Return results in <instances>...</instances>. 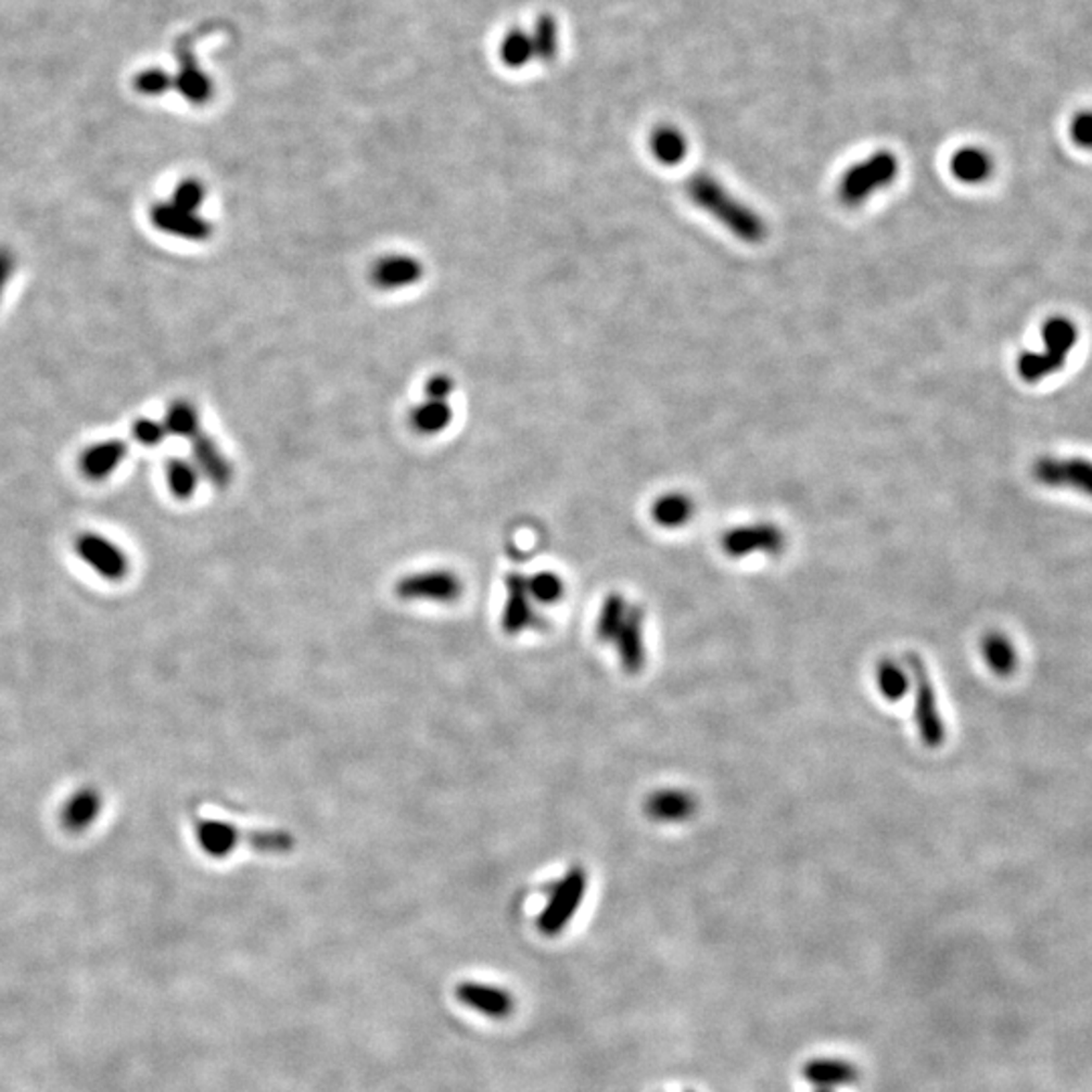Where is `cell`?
Instances as JSON below:
<instances>
[{"label":"cell","mask_w":1092,"mask_h":1092,"mask_svg":"<svg viewBox=\"0 0 1092 1092\" xmlns=\"http://www.w3.org/2000/svg\"><path fill=\"white\" fill-rule=\"evenodd\" d=\"M506 606L503 613V630L508 635H517L524 630L538 627L543 620L536 613L534 599L529 591V579L520 573H512L506 579Z\"/></svg>","instance_id":"obj_11"},{"label":"cell","mask_w":1092,"mask_h":1092,"mask_svg":"<svg viewBox=\"0 0 1092 1092\" xmlns=\"http://www.w3.org/2000/svg\"><path fill=\"white\" fill-rule=\"evenodd\" d=\"M192 464L213 486L227 487L233 480L231 461L225 458L221 447L203 431L191 440Z\"/></svg>","instance_id":"obj_14"},{"label":"cell","mask_w":1092,"mask_h":1092,"mask_svg":"<svg viewBox=\"0 0 1092 1092\" xmlns=\"http://www.w3.org/2000/svg\"><path fill=\"white\" fill-rule=\"evenodd\" d=\"M698 810L693 793L684 789H658L644 801V812L651 822L680 824L688 822Z\"/></svg>","instance_id":"obj_15"},{"label":"cell","mask_w":1092,"mask_h":1092,"mask_svg":"<svg viewBox=\"0 0 1092 1092\" xmlns=\"http://www.w3.org/2000/svg\"><path fill=\"white\" fill-rule=\"evenodd\" d=\"M74 548L77 557L105 581H122L128 575L130 561L126 553L104 534L84 532L75 538Z\"/></svg>","instance_id":"obj_6"},{"label":"cell","mask_w":1092,"mask_h":1092,"mask_svg":"<svg viewBox=\"0 0 1092 1092\" xmlns=\"http://www.w3.org/2000/svg\"><path fill=\"white\" fill-rule=\"evenodd\" d=\"M587 892V872L583 868H571L553 886L548 901L538 916V929L545 935H559L575 916L583 897Z\"/></svg>","instance_id":"obj_5"},{"label":"cell","mask_w":1092,"mask_h":1092,"mask_svg":"<svg viewBox=\"0 0 1092 1092\" xmlns=\"http://www.w3.org/2000/svg\"><path fill=\"white\" fill-rule=\"evenodd\" d=\"M899 175V161L892 152L880 150L862 163L852 164L838 185L843 207H862L874 192L883 191Z\"/></svg>","instance_id":"obj_3"},{"label":"cell","mask_w":1092,"mask_h":1092,"mask_svg":"<svg viewBox=\"0 0 1092 1092\" xmlns=\"http://www.w3.org/2000/svg\"><path fill=\"white\" fill-rule=\"evenodd\" d=\"M1070 136L1078 147L1092 150V110L1080 112L1070 124Z\"/></svg>","instance_id":"obj_33"},{"label":"cell","mask_w":1092,"mask_h":1092,"mask_svg":"<svg viewBox=\"0 0 1092 1092\" xmlns=\"http://www.w3.org/2000/svg\"><path fill=\"white\" fill-rule=\"evenodd\" d=\"M166 482L177 500H191L201 482V473L191 459L170 458L166 464Z\"/></svg>","instance_id":"obj_28"},{"label":"cell","mask_w":1092,"mask_h":1092,"mask_svg":"<svg viewBox=\"0 0 1092 1092\" xmlns=\"http://www.w3.org/2000/svg\"><path fill=\"white\" fill-rule=\"evenodd\" d=\"M1077 326L1066 318H1052L1042 328V348L1044 351H1033L1024 353L1018 358L1019 377L1026 383H1040L1050 374L1058 372L1066 363V356L1070 355L1072 346L1077 344Z\"/></svg>","instance_id":"obj_2"},{"label":"cell","mask_w":1092,"mask_h":1092,"mask_svg":"<svg viewBox=\"0 0 1092 1092\" xmlns=\"http://www.w3.org/2000/svg\"><path fill=\"white\" fill-rule=\"evenodd\" d=\"M423 278V264L414 255H384L370 271V281L379 290H403L411 288Z\"/></svg>","instance_id":"obj_13"},{"label":"cell","mask_w":1092,"mask_h":1092,"mask_svg":"<svg viewBox=\"0 0 1092 1092\" xmlns=\"http://www.w3.org/2000/svg\"><path fill=\"white\" fill-rule=\"evenodd\" d=\"M981 656H983L986 664L989 665V670L1000 678H1010L1018 668V653H1016L1014 644L1010 642L1007 635L1000 634V632H989L983 635Z\"/></svg>","instance_id":"obj_21"},{"label":"cell","mask_w":1092,"mask_h":1092,"mask_svg":"<svg viewBox=\"0 0 1092 1092\" xmlns=\"http://www.w3.org/2000/svg\"><path fill=\"white\" fill-rule=\"evenodd\" d=\"M164 428L168 435L192 440L201 433V419L189 401H175L164 415Z\"/></svg>","instance_id":"obj_29"},{"label":"cell","mask_w":1092,"mask_h":1092,"mask_svg":"<svg viewBox=\"0 0 1092 1092\" xmlns=\"http://www.w3.org/2000/svg\"><path fill=\"white\" fill-rule=\"evenodd\" d=\"M134 440L138 443H142L144 447H156L168 437V431L164 428L163 421H156V419H148V417H142V419H136V423L132 426Z\"/></svg>","instance_id":"obj_32"},{"label":"cell","mask_w":1092,"mask_h":1092,"mask_svg":"<svg viewBox=\"0 0 1092 1092\" xmlns=\"http://www.w3.org/2000/svg\"><path fill=\"white\" fill-rule=\"evenodd\" d=\"M1033 478L1042 486L1068 487L1092 498V461L1082 458H1042L1033 466Z\"/></svg>","instance_id":"obj_8"},{"label":"cell","mask_w":1092,"mask_h":1092,"mask_svg":"<svg viewBox=\"0 0 1092 1092\" xmlns=\"http://www.w3.org/2000/svg\"><path fill=\"white\" fill-rule=\"evenodd\" d=\"M621 665L627 674H639L646 664V646H644V609L630 606L627 618L623 621L620 632L613 639Z\"/></svg>","instance_id":"obj_12"},{"label":"cell","mask_w":1092,"mask_h":1092,"mask_svg":"<svg viewBox=\"0 0 1092 1092\" xmlns=\"http://www.w3.org/2000/svg\"><path fill=\"white\" fill-rule=\"evenodd\" d=\"M138 91L142 93H148V96H156V93H163L168 88V77L161 74V72H148V74H142L138 77Z\"/></svg>","instance_id":"obj_36"},{"label":"cell","mask_w":1092,"mask_h":1092,"mask_svg":"<svg viewBox=\"0 0 1092 1092\" xmlns=\"http://www.w3.org/2000/svg\"><path fill=\"white\" fill-rule=\"evenodd\" d=\"M454 419L452 407L447 401L428 399L417 405L411 414L414 428L423 435H437L449 428Z\"/></svg>","instance_id":"obj_25"},{"label":"cell","mask_w":1092,"mask_h":1092,"mask_svg":"<svg viewBox=\"0 0 1092 1092\" xmlns=\"http://www.w3.org/2000/svg\"><path fill=\"white\" fill-rule=\"evenodd\" d=\"M102 808H104L102 791L91 785H86V787L77 789L74 796H69V799L63 803L60 813L61 826L65 827L69 834H81L89 826L96 824V820L102 813Z\"/></svg>","instance_id":"obj_16"},{"label":"cell","mask_w":1092,"mask_h":1092,"mask_svg":"<svg viewBox=\"0 0 1092 1092\" xmlns=\"http://www.w3.org/2000/svg\"><path fill=\"white\" fill-rule=\"evenodd\" d=\"M627 611H630V604L623 599V595L611 593L607 597L599 615H597V623H595V635L601 644H613L623 621L627 618Z\"/></svg>","instance_id":"obj_27"},{"label":"cell","mask_w":1092,"mask_h":1092,"mask_svg":"<svg viewBox=\"0 0 1092 1092\" xmlns=\"http://www.w3.org/2000/svg\"><path fill=\"white\" fill-rule=\"evenodd\" d=\"M196 840L203 852L213 858L229 856L239 841L236 826L221 820H201L196 824Z\"/></svg>","instance_id":"obj_22"},{"label":"cell","mask_w":1092,"mask_h":1092,"mask_svg":"<svg viewBox=\"0 0 1092 1092\" xmlns=\"http://www.w3.org/2000/svg\"><path fill=\"white\" fill-rule=\"evenodd\" d=\"M15 253L11 247L7 245H0V302H2V295L7 292V285L9 281L13 278L15 274Z\"/></svg>","instance_id":"obj_37"},{"label":"cell","mask_w":1092,"mask_h":1092,"mask_svg":"<svg viewBox=\"0 0 1092 1092\" xmlns=\"http://www.w3.org/2000/svg\"><path fill=\"white\" fill-rule=\"evenodd\" d=\"M205 185L196 178H185L180 180L177 185V189L173 192V199L170 203L177 205V207L185 208V211H191V213H199V208L203 207L205 203Z\"/></svg>","instance_id":"obj_31"},{"label":"cell","mask_w":1092,"mask_h":1092,"mask_svg":"<svg viewBox=\"0 0 1092 1092\" xmlns=\"http://www.w3.org/2000/svg\"><path fill=\"white\" fill-rule=\"evenodd\" d=\"M815 1092H834L831 1089H817Z\"/></svg>","instance_id":"obj_38"},{"label":"cell","mask_w":1092,"mask_h":1092,"mask_svg":"<svg viewBox=\"0 0 1092 1092\" xmlns=\"http://www.w3.org/2000/svg\"><path fill=\"white\" fill-rule=\"evenodd\" d=\"M252 843L257 850L262 848L269 852H285L292 840L285 834H253Z\"/></svg>","instance_id":"obj_35"},{"label":"cell","mask_w":1092,"mask_h":1092,"mask_svg":"<svg viewBox=\"0 0 1092 1092\" xmlns=\"http://www.w3.org/2000/svg\"><path fill=\"white\" fill-rule=\"evenodd\" d=\"M904 665L915 684V723L918 737L925 747L939 749L945 742L947 731L927 664L918 653H906Z\"/></svg>","instance_id":"obj_4"},{"label":"cell","mask_w":1092,"mask_h":1092,"mask_svg":"<svg viewBox=\"0 0 1092 1092\" xmlns=\"http://www.w3.org/2000/svg\"><path fill=\"white\" fill-rule=\"evenodd\" d=\"M801 1075L815 1089H831L834 1091L836 1087H846V1084L856 1082L860 1070L854 1064L846 1063L840 1058H813L810 1063H805Z\"/></svg>","instance_id":"obj_19"},{"label":"cell","mask_w":1092,"mask_h":1092,"mask_svg":"<svg viewBox=\"0 0 1092 1092\" xmlns=\"http://www.w3.org/2000/svg\"><path fill=\"white\" fill-rule=\"evenodd\" d=\"M529 591L534 604H557L564 595V583L561 576L543 571L529 579Z\"/></svg>","instance_id":"obj_30"},{"label":"cell","mask_w":1092,"mask_h":1092,"mask_svg":"<svg viewBox=\"0 0 1092 1092\" xmlns=\"http://www.w3.org/2000/svg\"><path fill=\"white\" fill-rule=\"evenodd\" d=\"M724 553L733 559H740L753 553H765V555H777L785 548V534L777 524L771 522H759L749 526H738L733 531L724 532L721 541Z\"/></svg>","instance_id":"obj_9"},{"label":"cell","mask_w":1092,"mask_h":1092,"mask_svg":"<svg viewBox=\"0 0 1092 1092\" xmlns=\"http://www.w3.org/2000/svg\"><path fill=\"white\" fill-rule=\"evenodd\" d=\"M686 192L694 205L709 213L714 221L721 223L733 236L745 243H761L767 237V225L753 208L738 201L731 191L709 173H698L688 180Z\"/></svg>","instance_id":"obj_1"},{"label":"cell","mask_w":1092,"mask_h":1092,"mask_svg":"<svg viewBox=\"0 0 1092 1092\" xmlns=\"http://www.w3.org/2000/svg\"><path fill=\"white\" fill-rule=\"evenodd\" d=\"M876 682H878V690L888 702H899L911 688V674L899 662H894L890 658H883L876 665Z\"/></svg>","instance_id":"obj_26"},{"label":"cell","mask_w":1092,"mask_h":1092,"mask_svg":"<svg viewBox=\"0 0 1092 1092\" xmlns=\"http://www.w3.org/2000/svg\"><path fill=\"white\" fill-rule=\"evenodd\" d=\"M454 389H456V384L452 381V377L433 374L426 384V395H428V399L447 401L449 395L454 393Z\"/></svg>","instance_id":"obj_34"},{"label":"cell","mask_w":1092,"mask_h":1092,"mask_svg":"<svg viewBox=\"0 0 1092 1092\" xmlns=\"http://www.w3.org/2000/svg\"><path fill=\"white\" fill-rule=\"evenodd\" d=\"M694 515V503L682 492H670L660 496L651 506V518L662 529H680Z\"/></svg>","instance_id":"obj_23"},{"label":"cell","mask_w":1092,"mask_h":1092,"mask_svg":"<svg viewBox=\"0 0 1092 1092\" xmlns=\"http://www.w3.org/2000/svg\"><path fill=\"white\" fill-rule=\"evenodd\" d=\"M126 456H128V443L122 440L93 443L79 456V470L91 482H102L118 470Z\"/></svg>","instance_id":"obj_17"},{"label":"cell","mask_w":1092,"mask_h":1092,"mask_svg":"<svg viewBox=\"0 0 1092 1092\" xmlns=\"http://www.w3.org/2000/svg\"><path fill=\"white\" fill-rule=\"evenodd\" d=\"M949 168H951V175L965 182V185H979L983 180H988L991 177V170H993V163H991V156H989L986 150L975 147L960 148L951 163H949Z\"/></svg>","instance_id":"obj_20"},{"label":"cell","mask_w":1092,"mask_h":1092,"mask_svg":"<svg viewBox=\"0 0 1092 1092\" xmlns=\"http://www.w3.org/2000/svg\"><path fill=\"white\" fill-rule=\"evenodd\" d=\"M459 1002L472 1007L475 1012L490 1016V1018H506L515 1002L508 991L492 988V986H480V983H464L458 988Z\"/></svg>","instance_id":"obj_18"},{"label":"cell","mask_w":1092,"mask_h":1092,"mask_svg":"<svg viewBox=\"0 0 1092 1092\" xmlns=\"http://www.w3.org/2000/svg\"><path fill=\"white\" fill-rule=\"evenodd\" d=\"M150 221L166 236L180 237L187 241H207L213 236V225L199 213H191L173 205L170 201L156 203L150 208Z\"/></svg>","instance_id":"obj_10"},{"label":"cell","mask_w":1092,"mask_h":1092,"mask_svg":"<svg viewBox=\"0 0 1092 1092\" xmlns=\"http://www.w3.org/2000/svg\"><path fill=\"white\" fill-rule=\"evenodd\" d=\"M686 1092H694V1091H686Z\"/></svg>","instance_id":"obj_39"},{"label":"cell","mask_w":1092,"mask_h":1092,"mask_svg":"<svg viewBox=\"0 0 1092 1092\" xmlns=\"http://www.w3.org/2000/svg\"><path fill=\"white\" fill-rule=\"evenodd\" d=\"M650 148L653 158L665 166H674L686 158L688 142L684 134L674 126H660L650 136Z\"/></svg>","instance_id":"obj_24"},{"label":"cell","mask_w":1092,"mask_h":1092,"mask_svg":"<svg viewBox=\"0 0 1092 1092\" xmlns=\"http://www.w3.org/2000/svg\"><path fill=\"white\" fill-rule=\"evenodd\" d=\"M464 593L458 575L449 571H426L403 576L397 583V595L405 601H433L454 604Z\"/></svg>","instance_id":"obj_7"}]
</instances>
